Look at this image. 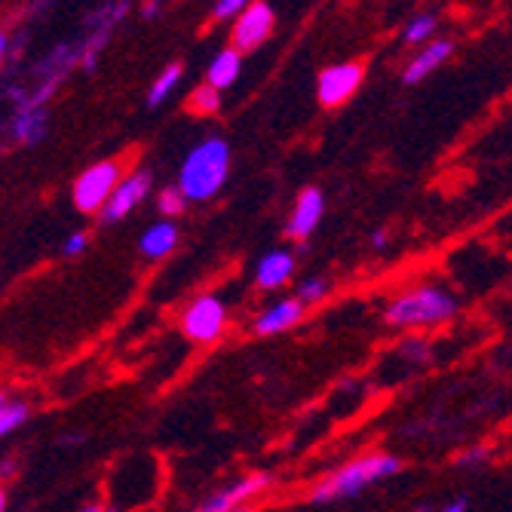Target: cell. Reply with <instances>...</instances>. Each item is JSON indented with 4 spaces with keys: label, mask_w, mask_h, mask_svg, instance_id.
<instances>
[{
    "label": "cell",
    "mask_w": 512,
    "mask_h": 512,
    "mask_svg": "<svg viewBox=\"0 0 512 512\" xmlns=\"http://www.w3.org/2000/svg\"><path fill=\"white\" fill-rule=\"evenodd\" d=\"M28 405L25 402H13V399H4V405H0V433L10 436L13 430H19L25 421H28Z\"/></svg>",
    "instance_id": "obj_20"
},
{
    "label": "cell",
    "mask_w": 512,
    "mask_h": 512,
    "mask_svg": "<svg viewBox=\"0 0 512 512\" xmlns=\"http://www.w3.org/2000/svg\"><path fill=\"white\" fill-rule=\"evenodd\" d=\"M86 243H89V237L83 234V230H77V234H71V237L65 240V246H62V252H65L68 258H74V255H80V252L86 249Z\"/></svg>",
    "instance_id": "obj_26"
},
{
    "label": "cell",
    "mask_w": 512,
    "mask_h": 512,
    "mask_svg": "<svg viewBox=\"0 0 512 512\" xmlns=\"http://www.w3.org/2000/svg\"><path fill=\"white\" fill-rule=\"evenodd\" d=\"M276 13L264 0H255V4L246 7V13L234 22V31H230V43H234L237 53H249L255 46H261L270 31H273Z\"/></svg>",
    "instance_id": "obj_8"
},
{
    "label": "cell",
    "mask_w": 512,
    "mask_h": 512,
    "mask_svg": "<svg viewBox=\"0 0 512 512\" xmlns=\"http://www.w3.org/2000/svg\"><path fill=\"white\" fill-rule=\"evenodd\" d=\"M188 108H191L194 114H200V117H206V114H215V111L221 108V92H218L215 86L203 83V86H197V89L191 92Z\"/></svg>",
    "instance_id": "obj_19"
},
{
    "label": "cell",
    "mask_w": 512,
    "mask_h": 512,
    "mask_svg": "<svg viewBox=\"0 0 512 512\" xmlns=\"http://www.w3.org/2000/svg\"><path fill=\"white\" fill-rule=\"evenodd\" d=\"M304 316V304L298 298H283L276 301L273 307H267L258 319H255V335L258 338H270L279 332H289L292 325H298Z\"/></svg>",
    "instance_id": "obj_12"
},
{
    "label": "cell",
    "mask_w": 512,
    "mask_h": 512,
    "mask_svg": "<svg viewBox=\"0 0 512 512\" xmlns=\"http://www.w3.org/2000/svg\"><path fill=\"white\" fill-rule=\"evenodd\" d=\"M181 74H184V68L175 62V65H169V68L154 80V86H151V92H148V108H160V105L169 99V92L178 86Z\"/></svg>",
    "instance_id": "obj_18"
},
{
    "label": "cell",
    "mask_w": 512,
    "mask_h": 512,
    "mask_svg": "<svg viewBox=\"0 0 512 512\" xmlns=\"http://www.w3.org/2000/svg\"><path fill=\"white\" fill-rule=\"evenodd\" d=\"M292 273H295V258H292V252H286V249H273V252H267V255L258 261L255 283H258V289L270 292V289L286 286Z\"/></svg>",
    "instance_id": "obj_15"
},
{
    "label": "cell",
    "mask_w": 512,
    "mask_h": 512,
    "mask_svg": "<svg viewBox=\"0 0 512 512\" xmlns=\"http://www.w3.org/2000/svg\"><path fill=\"white\" fill-rule=\"evenodd\" d=\"M402 470V460L393 457V454H365L353 463H347V467L335 470L332 476H325L310 500L313 503H332V500H344V497H356L362 494L368 485H375L381 479H390Z\"/></svg>",
    "instance_id": "obj_2"
},
{
    "label": "cell",
    "mask_w": 512,
    "mask_h": 512,
    "mask_svg": "<svg viewBox=\"0 0 512 512\" xmlns=\"http://www.w3.org/2000/svg\"><path fill=\"white\" fill-rule=\"evenodd\" d=\"M417 512H433V509H430V506H421V509H417Z\"/></svg>",
    "instance_id": "obj_30"
},
{
    "label": "cell",
    "mask_w": 512,
    "mask_h": 512,
    "mask_svg": "<svg viewBox=\"0 0 512 512\" xmlns=\"http://www.w3.org/2000/svg\"><path fill=\"white\" fill-rule=\"evenodd\" d=\"M451 53H454V43L451 40H436V43H427L421 53H417L408 65H405V74H402V80L408 83V86H414V83H421L424 77H430L439 65H445L448 59H451Z\"/></svg>",
    "instance_id": "obj_14"
},
{
    "label": "cell",
    "mask_w": 512,
    "mask_h": 512,
    "mask_svg": "<svg viewBox=\"0 0 512 512\" xmlns=\"http://www.w3.org/2000/svg\"><path fill=\"white\" fill-rule=\"evenodd\" d=\"M120 163L117 160H102L96 166H89L86 172L77 175L71 200L80 212L92 215V212H105V206L111 203L114 191L120 188Z\"/></svg>",
    "instance_id": "obj_4"
},
{
    "label": "cell",
    "mask_w": 512,
    "mask_h": 512,
    "mask_svg": "<svg viewBox=\"0 0 512 512\" xmlns=\"http://www.w3.org/2000/svg\"><path fill=\"white\" fill-rule=\"evenodd\" d=\"M270 485V476L267 473H252V476H246V479H240L237 485H230V488H224V491H218V494H212L197 512H237L252 494H258V491H264Z\"/></svg>",
    "instance_id": "obj_11"
},
{
    "label": "cell",
    "mask_w": 512,
    "mask_h": 512,
    "mask_svg": "<svg viewBox=\"0 0 512 512\" xmlns=\"http://www.w3.org/2000/svg\"><path fill=\"white\" fill-rule=\"evenodd\" d=\"M188 203H191V200L178 191V184H175V188H166V191L157 194V209H160V215H166L169 221H172L175 215H184Z\"/></svg>",
    "instance_id": "obj_22"
},
{
    "label": "cell",
    "mask_w": 512,
    "mask_h": 512,
    "mask_svg": "<svg viewBox=\"0 0 512 512\" xmlns=\"http://www.w3.org/2000/svg\"><path fill=\"white\" fill-rule=\"evenodd\" d=\"M80 512H105V509H102L99 503H86V506H83Z\"/></svg>",
    "instance_id": "obj_29"
},
{
    "label": "cell",
    "mask_w": 512,
    "mask_h": 512,
    "mask_svg": "<svg viewBox=\"0 0 512 512\" xmlns=\"http://www.w3.org/2000/svg\"><path fill=\"white\" fill-rule=\"evenodd\" d=\"M362 77H365V68L359 62H344V65L322 68L319 77H316V96H319V102L325 108H338L362 86Z\"/></svg>",
    "instance_id": "obj_7"
},
{
    "label": "cell",
    "mask_w": 512,
    "mask_h": 512,
    "mask_svg": "<svg viewBox=\"0 0 512 512\" xmlns=\"http://www.w3.org/2000/svg\"><path fill=\"white\" fill-rule=\"evenodd\" d=\"M237 512H252V509H249V506H240V509H237Z\"/></svg>",
    "instance_id": "obj_31"
},
{
    "label": "cell",
    "mask_w": 512,
    "mask_h": 512,
    "mask_svg": "<svg viewBox=\"0 0 512 512\" xmlns=\"http://www.w3.org/2000/svg\"><path fill=\"white\" fill-rule=\"evenodd\" d=\"M175 246H178V227L169 218L154 221L142 234V240H138V252H142L145 258H151V261L166 258Z\"/></svg>",
    "instance_id": "obj_16"
},
{
    "label": "cell",
    "mask_w": 512,
    "mask_h": 512,
    "mask_svg": "<svg viewBox=\"0 0 512 512\" xmlns=\"http://www.w3.org/2000/svg\"><path fill=\"white\" fill-rule=\"evenodd\" d=\"M479 457H488V448L485 445H479V448H470V451H463V454H457V467H476V463H482Z\"/></svg>",
    "instance_id": "obj_25"
},
{
    "label": "cell",
    "mask_w": 512,
    "mask_h": 512,
    "mask_svg": "<svg viewBox=\"0 0 512 512\" xmlns=\"http://www.w3.org/2000/svg\"><path fill=\"white\" fill-rule=\"evenodd\" d=\"M436 25H439V19H436V16H430V13L414 16V19L405 25L402 40H405V43H427V40L436 34Z\"/></svg>",
    "instance_id": "obj_21"
},
{
    "label": "cell",
    "mask_w": 512,
    "mask_h": 512,
    "mask_svg": "<svg viewBox=\"0 0 512 512\" xmlns=\"http://www.w3.org/2000/svg\"><path fill=\"white\" fill-rule=\"evenodd\" d=\"M227 172H230V148L224 138L209 135L184 157L178 172V191L191 203H206L224 188Z\"/></svg>",
    "instance_id": "obj_1"
},
{
    "label": "cell",
    "mask_w": 512,
    "mask_h": 512,
    "mask_svg": "<svg viewBox=\"0 0 512 512\" xmlns=\"http://www.w3.org/2000/svg\"><path fill=\"white\" fill-rule=\"evenodd\" d=\"M467 506H470V500H467V497H454L451 503H445V509H442V512H467Z\"/></svg>",
    "instance_id": "obj_27"
},
{
    "label": "cell",
    "mask_w": 512,
    "mask_h": 512,
    "mask_svg": "<svg viewBox=\"0 0 512 512\" xmlns=\"http://www.w3.org/2000/svg\"><path fill=\"white\" fill-rule=\"evenodd\" d=\"M246 7L249 4H243V0H218V4L212 7V16H215V22H221V19H240L243 13H246Z\"/></svg>",
    "instance_id": "obj_24"
},
{
    "label": "cell",
    "mask_w": 512,
    "mask_h": 512,
    "mask_svg": "<svg viewBox=\"0 0 512 512\" xmlns=\"http://www.w3.org/2000/svg\"><path fill=\"white\" fill-rule=\"evenodd\" d=\"M322 212H325V197L319 188H304L292 206V215H289V224H286V234L292 240H307L313 230L319 227L322 221Z\"/></svg>",
    "instance_id": "obj_10"
},
{
    "label": "cell",
    "mask_w": 512,
    "mask_h": 512,
    "mask_svg": "<svg viewBox=\"0 0 512 512\" xmlns=\"http://www.w3.org/2000/svg\"><path fill=\"white\" fill-rule=\"evenodd\" d=\"M13 142L22 148H34L37 142H43L46 129H50V114L46 108H34V105H19L13 114Z\"/></svg>",
    "instance_id": "obj_13"
},
{
    "label": "cell",
    "mask_w": 512,
    "mask_h": 512,
    "mask_svg": "<svg viewBox=\"0 0 512 512\" xmlns=\"http://www.w3.org/2000/svg\"><path fill=\"white\" fill-rule=\"evenodd\" d=\"M325 292H329V283L325 279H304V283L298 286V301L301 304H316V301H322L325 298Z\"/></svg>",
    "instance_id": "obj_23"
},
{
    "label": "cell",
    "mask_w": 512,
    "mask_h": 512,
    "mask_svg": "<svg viewBox=\"0 0 512 512\" xmlns=\"http://www.w3.org/2000/svg\"><path fill=\"white\" fill-rule=\"evenodd\" d=\"M151 184H154V178H151L148 169H135L132 175H126V178L120 181V188L114 191L111 203L105 206L102 221H105V224H114V221L126 218L135 206H142L145 197L151 194Z\"/></svg>",
    "instance_id": "obj_9"
},
{
    "label": "cell",
    "mask_w": 512,
    "mask_h": 512,
    "mask_svg": "<svg viewBox=\"0 0 512 512\" xmlns=\"http://www.w3.org/2000/svg\"><path fill=\"white\" fill-rule=\"evenodd\" d=\"M224 325H227V307L215 295H200L181 316L184 335H188L191 341H197V344L218 341L221 332H224Z\"/></svg>",
    "instance_id": "obj_6"
},
{
    "label": "cell",
    "mask_w": 512,
    "mask_h": 512,
    "mask_svg": "<svg viewBox=\"0 0 512 512\" xmlns=\"http://www.w3.org/2000/svg\"><path fill=\"white\" fill-rule=\"evenodd\" d=\"M240 68H243V53H237L234 46H227V50H221L212 62H209V86H215L218 92L234 86L237 77H240Z\"/></svg>",
    "instance_id": "obj_17"
},
{
    "label": "cell",
    "mask_w": 512,
    "mask_h": 512,
    "mask_svg": "<svg viewBox=\"0 0 512 512\" xmlns=\"http://www.w3.org/2000/svg\"><path fill=\"white\" fill-rule=\"evenodd\" d=\"M129 4H102L89 13L86 19V37L80 40V68L83 71H96L105 46L114 37V28L120 25V19L126 16Z\"/></svg>",
    "instance_id": "obj_5"
},
{
    "label": "cell",
    "mask_w": 512,
    "mask_h": 512,
    "mask_svg": "<svg viewBox=\"0 0 512 512\" xmlns=\"http://www.w3.org/2000/svg\"><path fill=\"white\" fill-rule=\"evenodd\" d=\"M371 246H378V249L387 246V234H384V230H375V234H371Z\"/></svg>",
    "instance_id": "obj_28"
},
{
    "label": "cell",
    "mask_w": 512,
    "mask_h": 512,
    "mask_svg": "<svg viewBox=\"0 0 512 512\" xmlns=\"http://www.w3.org/2000/svg\"><path fill=\"white\" fill-rule=\"evenodd\" d=\"M457 313V301L439 286H421L399 295L387 304L384 319L399 329H417V325H439Z\"/></svg>",
    "instance_id": "obj_3"
}]
</instances>
